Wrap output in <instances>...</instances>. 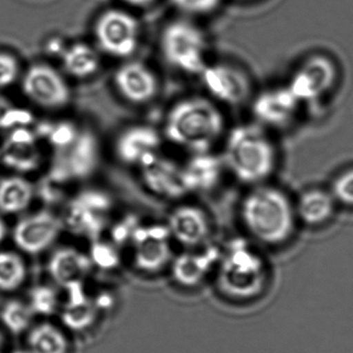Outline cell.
Segmentation results:
<instances>
[{
  "instance_id": "1",
  "label": "cell",
  "mask_w": 353,
  "mask_h": 353,
  "mask_svg": "<svg viewBox=\"0 0 353 353\" xmlns=\"http://www.w3.org/2000/svg\"><path fill=\"white\" fill-rule=\"evenodd\" d=\"M225 110L205 94L176 99L161 126L165 143L188 154L216 151L228 132Z\"/></svg>"
},
{
  "instance_id": "2",
  "label": "cell",
  "mask_w": 353,
  "mask_h": 353,
  "mask_svg": "<svg viewBox=\"0 0 353 353\" xmlns=\"http://www.w3.org/2000/svg\"><path fill=\"white\" fill-rule=\"evenodd\" d=\"M219 148L226 175L240 184L249 187L263 184L275 170V147L256 122L228 128Z\"/></svg>"
},
{
  "instance_id": "3",
  "label": "cell",
  "mask_w": 353,
  "mask_h": 353,
  "mask_svg": "<svg viewBox=\"0 0 353 353\" xmlns=\"http://www.w3.org/2000/svg\"><path fill=\"white\" fill-rule=\"evenodd\" d=\"M240 225L251 241L274 245L285 242L294 232V212L285 193L263 184L251 186L238 207Z\"/></svg>"
},
{
  "instance_id": "4",
  "label": "cell",
  "mask_w": 353,
  "mask_h": 353,
  "mask_svg": "<svg viewBox=\"0 0 353 353\" xmlns=\"http://www.w3.org/2000/svg\"><path fill=\"white\" fill-rule=\"evenodd\" d=\"M215 272L218 288L230 298H252L265 285V261L250 240H234L221 249Z\"/></svg>"
},
{
  "instance_id": "5",
  "label": "cell",
  "mask_w": 353,
  "mask_h": 353,
  "mask_svg": "<svg viewBox=\"0 0 353 353\" xmlns=\"http://www.w3.org/2000/svg\"><path fill=\"white\" fill-rule=\"evenodd\" d=\"M161 51L168 65L187 76H199L208 61V43L203 31L186 20H176L163 29Z\"/></svg>"
},
{
  "instance_id": "6",
  "label": "cell",
  "mask_w": 353,
  "mask_h": 353,
  "mask_svg": "<svg viewBox=\"0 0 353 353\" xmlns=\"http://www.w3.org/2000/svg\"><path fill=\"white\" fill-rule=\"evenodd\" d=\"M199 77L203 94L224 110L239 109L249 105L254 95L250 76L234 64L209 62Z\"/></svg>"
},
{
  "instance_id": "7",
  "label": "cell",
  "mask_w": 353,
  "mask_h": 353,
  "mask_svg": "<svg viewBox=\"0 0 353 353\" xmlns=\"http://www.w3.org/2000/svg\"><path fill=\"white\" fill-rule=\"evenodd\" d=\"M174 245L165 223L139 224L128 243L130 263L145 275L161 273L171 265Z\"/></svg>"
},
{
  "instance_id": "8",
  "label": "cell",
  "mask_w": 353,
  "mask_h": 353,
  "mask_svg": "<svg viewBox=\"0 0 353 353\" xmlns=\"http://www.w3.org/2000/svg\"><path fill=\"white\" fill-rule=\"evenodd\" d=\"M112 216L113 201L110 195L99 189H87L70 201L62 221L74 234L94 241L109 230Z\"/></svg>"
},
{
  "instance_id": "9",
  "label": "cell",
  "mask_w": 353,
  "mask_h": 353,
  "mask_svg": "<svg viewBox=\"0 0 353 353\" xmlns=\"http://www.w3.org/2000/svg\"><path fill=\"white\" fill-rule=\"evenodd\" d=\"M174 244L182 249H194L212 243L214 223L203 205L188 199L176 201L165 222Z\"/></svg>"
},
{
  "instance_id": "10",
  "label": "cell",
  "mask_w": 353,
  "mask_h": 353,
  "mask_svg": "<svg viewBox=\"0 0 353 353\" xmlns=\"http://www.w3.org/2000/svg\"><path fill=\"white\" fill-rule=\"evenodd\" d=\"M94 35L103 53L128 59L138 49L140 25L134 16L125 10H108L97 19Z\"/></svg>"
},
{
  "instance_id": "11",
  "label": "cell",
  "mask_w": 353,
  "mask_h": 353,
  "mask_svg": "<svg viewBox=\"0 0 353 353\" xmlns=\"http://www.w3.org/2000/svg\"><path fill=\"white\" fill-rule=\"evenodd\" d=\"M163 144L161 128L140 122L118 132L112 143V153L120 165L137 171L161 153Z\"/></svg>"
},
{
  "instance_id": "12",
  "label": "cell",
  "mask_w": 353,
  "mask_h": 353,
  "mask_svg": "<svg viewBox=\"0 0 353 353\" xmlns=\"http://www.w3.org/2000/svg\"><path fill=\"white\" fill-rule=\"evenodd\" d=\"M22 91L33 103L50 111L64 109L72 101L68 81L49 64L31 65L23 77Z\"/></svg>"
},
{
  "instance_id": "13",
  "label": "cell",
  "mask_w": 353,
  "mask_h": 353,
  "mask_svg": "<svg viewBox=\"0 0 353 353\" xmlns=\"http://www.w3.org/2000/svg\"><path fill=\"white\" fill-rule=\"evenodd\" d=\"M112 84L116 94L134 107L151 105L161 94L159 77L148 64L138 60L122 63L114 72Z\"/></svg>"
},
{
  "instance_id": "14",
  "label": "cell",
  "mask_w": 353,
  "mask_h": 353,
  "mask_svg": "<svg viewBox=\"0 0 353 353\" xmlns=\"http://www.w3.org/2000/svg\"><path fill=\"white\" fill-rule=\"evenodd\" d=\"M137 172L145 189L157 199L173 203L188 199L182 161L161 151Z\"/></svg>"
},
{
  "instance_id": "15",
  "label": "cell",
  "mask_w": 353,
  "mask_h": 353,
  "mask_svg": "<svg viewBox=\"0 0 353 353\" xmlns=\"http://www.w3.org/2000/svg\"><path fill=\"white\" fill-rule=\"evenodd\" d=\"M63 228L61 217L43 210L19 220L12 230V241L27 254H41L53 246Z\"/></svg>"
},
{
  "instance_id": "16",
  "label": "cell",
  "mask_w": 353,
  "mask_h": 353,
  "mask_svg": "<svg viewBox=\"0 0 353 353\" xmlns=\"http://www.w3.org/2000/svg\"><path fill=\"white\" fill-rule=\"evenodd\" d=\"M221 248L210 244L194 249H182L174 255L169 270L176 283L186 288L201 284L211 272L215 271Z\"/></svg>"
},
{
  "instance_id": "17",
  "label": "cell",
  "mask_w": 353,
  "mask_h": 353,
  "mask_svg": "<svg viewBox=\"0 0 353 353\" xmlns=\"http://www.w3.org/2000/svg\"><path fill=\"white\" fill-rule=\"evenodd\" d=\"M37 136L25 126L12 128L0 148V161L19 174L37 171L41 163Z\"/></svg>"
},
{
  "instance_id": "18",
  "label": "cell",
  "mask_w": 353,
  "mask_h": 353,
  "mask_svg": "<svg viewBox=\"0 0 353 353\" xmlns=\"http://www.w3.org/2000/svg\"><path fill=\"white\" fill-rule=\"evenodd\" d=\"M182 163L189 196L212 192L226 175L221 157L216 151L188 154Z\"/></svg>"
},
{
  "instance_id": "19",
  "label": "cell",
  "mask_w": 353,
  "mask_h": 353,
  "mask_svg": "<svg viewBox=\"0 0 353 353\" xmlns=\"http://www.w3.org/2000/svg\"><path fill=\"white\" fill-rule=\"evenodd\" d=\"M92 269L89 253L72 246L60 247L52 253L48 263L52 279L64 288L82 285Z\"/></svg>"
},
{
  "instance_id": "20",
  "label": "cell",
  "mask_w": 353,
  "mask_h": 353,
  "mask_svg": "<svg viewBox=\"0 0 353 353\" xmlns=\"http://www.w3.org/2000/svg\"><path fill=\"white\" fill-rule=\"evenodd\" d=\"M298 103V99L286 87L261 91L253 95L249 105L257 124L280 126L292 117Z\"/></svg>"
},
{
  "instance_id": "21",
  "label": "cell",
  "mask_w": 353,
  "mask_h": 353,
  "mask_svg": "<svg viewBox=\"0 0 353 353\" xmlns=\"http://www.w3.org/2000/svg\"><path fill=\"white\" fill-rule=\"evenodd\" d=\"M334 78L335 72L331 62L323 57H314L294 74L288 89L298 101H307L325 92Z\"/></svg>"
},
{
  "instance_id": "22",
  "label": "cell",
  "mask_w": 353,
  "mask_h": 353,
  "mask_svg": "<svg viewBox=\"0 0 353 353\" xmlns=\"http://www.w3.org/2000/svg\"><path fill=\"white\" fill-rule=\"evenodd\" d=\"M61 61L66 74L78 80L92 78L101 70L99 52L88 43H76L64 48Z\"/></svg>"
},
{
  "instance_id": "23",
  "label": "cell",
  "mask_w": 353,
  "mask_h": 353,
  "mask_svg": "<svg viewBox=\"0 0 353 353\" xmlns=\"http://www.w3.org/2000/svg\"><path fill=\"white\" fill-rule=\"evenodd\" d=\"M26 336L28 353H70V343L65 332L50 323H33Z\"/></svg>"
},
{
  "instance_id": "24",
  "label": "cell",
  "mask_w": 353,
  "mask_h": 353,
  "mask_svg": "<svg viewBox=\"0 0 353 353\" xmlns=\"http://www.w3.org/2000/svg\"><path fill=\"white\" fill-rule=\"evenodd\" d=\"M34 196L30 181L21 176H10L0 181V212L18 215L28 209Z\"/></svg>"
},
{
  "instance_id": "25",
  "label": "cell",
  "mask_w": 353,
  "mask_h": 353,
  "mask_svg": "<svg viewBox=\"0 0 353 353\" xmlns=\"http://www.w3.org/2000/svg\"><path fill=\"white\" fill-rule=\"evenodd\" d=\"M70 147V176L83 179L92 175L99 161V143L93 132H79Z\"/></svg>"
},
{
  "instance_id": "26",
  "label": "cell",
  "mask_w": 353,
  "mask_h": 353,
  "mask_svg": "<svg viewBox=\"0 0 353 353\" xmlns=\"http://www.w3.org/2000/svg\"><path fill=\"white\" fill-rule=\"evenodd\" d=\"M298 210L300 217L306 223L310 225L323 223L333 213V196L325 191H308L301 197Z\"/></svg>"
},
{
  "instance_id": "27",
  "label": "cell",
  "mask_w": 353,
  "mask_h": 353,
  "mask_svg": "<svg viewBox=\"0 0 353 353\" xmlns=\"http://www.w3.org/2000/svg\"><path fill=\"white\" fill-rule=\"evenodd\" d=\"M26 279L27 265L23 257L14 251H0V292H17Z\"/></svg>"
},
{
  "instance_id": "28",
  "label": "cell",
  "mask_w": 353,
  "mask_h": 353,
  "mask_svg": "<svg viewBox=\"0 0 353 353\" xmlns=\"http://www.w3.org/2000/svg\"><path fill=\"white\" fill-rule=\"evenodd\" d=\"M34 316L29 305L22 301H10L0 310V323L14 335L27 333L32 327Z\"/></svg>"
},
{
  "instance_id": "29",
  "label": "cell",
  "mask_w": 353,
  "mask_h": 353,
  "mask_svg": "<svg viewBox=\"0 0 353 353\" xmlns=\"http://www.w3.org/2000/svg\"><path fill=\"white\" fill-rule=\"evenodd\" d=\"M27 304L35 316H51L59 310V296L51 286H35L30 290Z\"/></svg>"
},
{
  "instance_id": "30",
  "label": "cell",
  "mask_w": 353,
  "mask_h": 353,
  "mask_svg": "<svg viewBox=\"0 0 353 353\" xmlns=\"http://www.w3.org/2000/svg\"><path fill=\"white\" fill-rule=\"evenodd\" d=\"M30 121L28 112L14 108L8 99L0 95V130L26 126Z\"/></svg>"
},
{
  "instance_id": "31",
  "label": "cell",
  "mask_w": 353,
  "mask_h": 353,
  "mask_svg": "<svg viewBox=\"0 0 353 353\" xmlns=\"http://www.w3.org/2000/svg\"><path fill=\"white\" fill-rule=\"evenodd\" d=\"M20 74V64L14 56L0 53V89L12 86Z\"/></svg>"
},
{
  "instance_id": "32",
  "label": "cell",
  "mask_w": 353,
  "mask_h": 353,
  "mask_svg": "<svg viewBox=\"0 0 353 353\" xmlns=\"http://www.w3.org/2000/svg\"><path fill=\"white\" fill-rule=\"evenodd\" d=\"M181 12L189 14H207L219 6L221 0H171Z\"/></svg>"
},
{
  "instance_id": "33",
  "label": "cell",
  "mask_w": 353,
  "mask_h": 353,
  "mask_svg": "<svg viewBox=\"0 0 353 353\" xmlns=\"http://www.w3.org/2000/svg\"><path fill=\"white\" fill-rule=\"evenodd\" d=\"M333 193L338 201L345 205H353V170L336 179Z\"/></svg>"
},
{
  "instance_id": "34",
  "label": "cell",
  "mask_w": 353,
  "mask_h": 353,
  "mask_svg": "<svg viewBox=\"0 0 353 353\" xmlns=\"http://www.w3.org/2000/svg\"><path fill=\"white\" fill-rule=\"evenodd\" d=\"M8 230L6 222L4 221L3 218L0 217V244L6 240L8 236Z\"/></svg>"
},
{
  "instance_id": "35",
  "label": "cell",
  "mask_w": 353,
  "mask_h": 353,
  "mask_svg": "<svg viewBox=\"0 0 353 353\" xmlns=\"http://www.w3.org/2000/svg\"><path fill=\"white\" fill-rule=\"evenodd\" d=\"M124 1L132 4V6H148V4H150L151 2L154 1V0H124Z\"/></svg>"
}]
</instances>
